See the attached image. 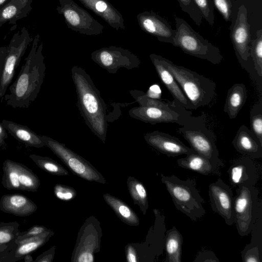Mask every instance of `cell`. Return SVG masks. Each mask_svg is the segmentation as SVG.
<instances>
[{"label": "cell", "mask_w": 262, "mask_h": 262, "mask_svg": "<svg viewBox=\"0 0 262 262\" xmlns=\"http://www.w3.org/2000/svg\"><path fill=\"white\" fill-rule=\"evenodd\" d=\"M40 35L33 38L31 48L15 81L9 88V93L4 100L14 108H28L40 92L46 74L42 42L39 45Z\"/></svg>", "instance_id": "cell-1"}, {"label": "cell", "mask_w": 262, "mask_h": 262, "mask_svg": "<svg viewBox=\"0 0 262 262\" xmlns=\"http://www.w3.org/2000/svg\"><path fill=\"white\" fill-rule=\"evenodd\" d=\"M71 75L80 114L91 132L104 143L108 126L107 105L84 69L74 66L72 68Z\"/></svg>", "instance_id": "cell-2"}, {"label": "cell", "mask_w": 262, "mask_h": 262, "mask_svg": "<svg viewBox=\"0 0 262 262\" xmlns=\"http://www.w3.org/2000/svg\"><path fill=\"white\" fill-rule=\"evenodd\" d=\"M162 64L171 73L190 101L192 110L210 104L216 95V84L212 80L158 55Z\"/></svg>", "instance_id": "cell-3"}, {"label": "cell", "mask_w": 262, "mask_h": 262, "mask_svg": "<svg viewBox=\"0 0 262 262\" xmlns=\"http://www.w3.org/2000/svg\"><path fill=\"white\" fill-rule=\"evenodd\" d=\"M161 182L170 194L175 208L192 221H197L206 214L205 203L196 187L194 179H180L175 175L161 174Z\"/></svg>", "instance_id": "cell-4"}, {"label": "cell", "mask_w": 262, "mask_h": 262, "mask_svg": "<svg viewBox=\"0 0 262 262\" xmlns=\"http://www.w3.org/2000/svg\"><path fill=\"white\" fill-rule=\"evenodd\" d=\"M177 132L188 142L196 153L220 167L224 166L219 158L216 137L207 126L205 114L191 116Z\"/></svg>", "instance_id": "cell-5"}, {"label": "cell", "mask_w": 262, "mask_h": 262, "mask_svg": "<svg viewBox=\"0 0 262 262\" xmlns=\"http://www.w3.org/2000/svg\"><path fill=\"white\" fill-rule=\"evenodd\" d=\"M176 33L173 46L180 48L188 55L206 60L214 64L223 60V55L218 47L195 31L185 20L174 16Z\"/></svg>", "instance_id": "cell-6"}, {"label": "cell", "mask_w": 262, "mask_h": 262, "mask_svg": "<svg viewBox=\"0 0 262 262\" xmlns=\"http://www.w3.org/2000/svg\"><path fill=\"white\" fill-rule=\"evenodd\" d=\"M258 189L255 186L236 188L233 201L234 224L241 236L249 235L262 212Z\"/></svg>", "instance_id": "cell-7"}, {"label": "cell", "mask_w": 262, "mask_h": 262, "mask_svg": "<svg viewBox=\"0 0 262 262\" xmlns=\"http://www.w3.org/2000/svg\"><path fill=\"white\" fill-rule=\"evenodd\" d=\"M33 40V38L25 27L22 28L12 36L7 47L4 64L0 74V98L5 95L12 81L15 69Z\"/></svg>", "instance_id": "cell-8"}, {"label": "cell", "mask_w": 262, "mask_h": 262, "mask_svg": "<svg viewBox=\"0 0 262 262\" xmlns=\"http://www.w3.org/2000/svg\"><path fill=\"white\" fill-rule=\"evenodd\" d=\"M58 1L56 10L63 16L69 29L89 36L103 33L104 26L73 0Z\"/></svg>", "instance_id": "cell-9"}, {"label": "cell", "mask_w": 262, "mask_h": 262, "mask_svg": "<svg viewBox=\"0 0 262 262\" xmlns=\"http://www.w3.org/2000/svg\"><path fill=\"white\" fill-rule=\"evenodd\" d=\"M45 144L74 173L90 181L104 184L105 180L92 164L66 145L50 137L41 136Z\"/></svg>", "instance_id": "cell-10"}, {"label": "cell", "mask_w": 262, "mask_h": 262, "mask_svg": "<svg viewBox=\"0 0 262 262\" xmlns=\"http://www.w3.org/2000/svg\"><path fill=\"white\" fill-rule=\"evenodd\" d=\"M92 59L108 73L115 74L120 68L132 70L138 68L139 58L127 49L111 46L93 51Z\"/></svg>", "instance_id": "cell-11"}, {"label": "cell", "mask_w": 262, "mask_h": 262, "mask_svg": "<svg viewBox=\"0 0 262 262\" xmlns=\"http://www.w3.org/2000/svg\"><path fill=\"white\" fill-rule=\"evenodd\" d=\"M3 171L2 184L7 189L37 191L40 185L38 177L23 164L7 159L3 162Z\"/></svg>", "instance_id": "cell-12"}, {"label": "cell", "mask_w": 262, "mask_h": 262, "mask_svg": "<svg viewBox=\"0 0 262 262\" xmlns=\"http://www.w3.org/2000/svg\"><path fill=\"white\" fill-rule=\"evenodd\" d=\"M230 37L238 61L243 68H245L250 57L251 39L247 10L244 5L238 8L235 21L230 29Z\"/></svg>", "instance_id": "cell-13"}, {"label": "cell", "mask_w": 262, "mask_h": 262, "mask_svg": "<svg viewBox=\"0 0 262 262\" xmlns=\"http://www.w3.org/2000/svg\"><path fill=\"white\" fill-rule=\"evenodd\" d=\"M129 116L136 119L152 124L174 123L182 125L192 116L188 110L177 111L155 107H134L129 111Z\"/></svg>", "instance_id": "cell-14"}, {"label": "cell", "mask_w": 262, "mask_h": 262, "mask_svg": "<svg viewBox=\"0 0 262 262\" xmlns=\"http://www.w3.org/2000/svg\"><path fill=\"white\" fill-rule=\"evenodd\" d=\"M208 194L212 210L222 217L229 226L234 224L233 191L219 178L209 185Z\"/></svg>", "instance_id": "cell-15"}, {"label": "cell", "mask_w": 262, "mask_h": 262, "mask_svg": "<svg viewBox=\"0 0 262 262\" xmlns=\"http://www.w3.org/2000/svg\"><path fill=\"white\" fill-rule=\"evenodd\" d=\"M136 17L142 30L161 42L173 45L176 30L164 18L152 11L141 12Z\"/></svg>", "instance_id": "cell-16"}, {"label": "cell", "mask_w": 262, "mask_h": 262, "mask_svg": "<svg viewBox=\"0 0 262 262\" xmlns=\"http://www.w3.org/2000/svg\"><path fill=\"white\" fill-rule=\"evenodd\" d=\"M144 138L148 145L168 157L196 153L177 137L159 130L145 134Z\"/></svg>", "instance_id": "cell-17"}, {"label": "cell", "mask_w": 262, "mask_h": 262, "mask_svg": "<svg viewBox=\"0 0 262 262\" xmlns=\"http://www.w3.org/2000/svg\"><path fill=\"white\" fill-rule=\"evenodd\" d=\"M229 182L234 187L255 186L258 180L257 168L252 159L244 156L235 160L228 170Z\"/></svg>", "instance_id": "cell-18"}, {"label": "cell", "mask_w": 262, "mask_h": 262, "mask_svg": "<svg viewBox=\"0 0 262 262\" xmlns=\"http://www.w3.org/2000/svg\"><path fill=\"white\" fill-rule=\"evenodd\" d=\"M53 234V231L48 229L38 235L18 242L14 248L0 257V262H16L24 259L26 255L45 244Z\"/></svg>", "instance_id": "cell-19"}, {"label": "cell", "mask_w": 262, "mask_h": 262, "mask_svg": "<svg viewBox=\"0 0 262 262\" xmlns=\"http://www.w3.org/2000/svg\"><path fill=\"white\" fill-rule=\"evenodd\" d=\"M149 58L162 83L173 97V101L186 110H192V105L171 73L162 64L158 55L152 53Z\"/></svg>", "instance_id": "cell-20"}, {"label": "cell", "mask_w": 262, "mask_h": 262, "mask_svg": "<svg viewBox=\"0 0 262 262\" xmlns=\"http://www.w3.org/2000/svg\"><path fill=\"white\" fill-rule=\"evenodd\" d=\"M87 9L116 29L124 30V20L121 13L107 0H78Z\"/></svg>", "instance_id": "cell-21"}, {"label": "cell", "mask_w": 262, "mask_h": 262, "mask_svg": "<svg viewBox=\"0 0 262 262\" xmlns=\"http://www.w3.org/2000/svg\"><path fill=\"white\" fill-rule=\"evenodd\" d=\"M232 143L235 150L244 156L252 159L262 158V144L245 125L239 127Z\"/></svg>", "instance_id": "cell-22"}, {"label": "cell", "mask_w": 262, "mask_h": 262, "mask_svg": "<svg viewBox=\"0 0 262 262\" xmlns=\"http://www.w3.org/2000/svg\"><path fill=\"white\" fill-rule=\"evenodd\" d=\"M2 211L24 217L33 214L37 209L36 204L27 196L19 194H7L0 199Z\"/></svg>", "instance_id": "cell-23"}, {"label": "cell", "mask_w": 262, "mask_h": 262, "mask_svg": "<svg viewBox=\"0 0 262 262\" xmlns=\"http://www.w3.org/2000/svg\"><path fill=\"white\" fill-rule=\"evenodd\" d=\"M34 0H10L0 8V27L6 23L15 25L16 22L26 17L31 11Z\"/></svg>", "instance_id": "cell-24"}, {"label": "cell", "mask_w": 262, "mask_h": 262, "mask_svg": "<svg viewBox=\"0 0 262 262\" xmlns=\"http://www.w3.org/2000/svg\"><path fill=\"white\" fill-rule=\"evenodd\" d=\"M2 123L8 133L26 146L40 148L46 146L41 136L28 126L6 119Z\"/></svg>", "instance_id": "cell-25"}, {"label": "cell", "mask_w": 262, "mask_h": 262, "mask_svg": "<svg viewBox=\"0 0 262 262\" xmlns=\"http://www.w3.org/2000/svg\"><path fill=\"white\" fill-rule=\"evenodd\" d=\"M247 98V90L242 83L233 84L228 91L224 111L230 119L235 118Z\"/></svg>", "instance_id": "cell-26"}, {"label": "cell", "mask_w": 262, "mask_h": 262, "mask_svg": "<svg viewBox=\"0 0 262 262\" xmlns=\"http://www.w3.org/2000/svg\"><path fill=\"white\" fill-rule=\"evenodd\" d=\"M177 163L182 168L205 176L217 173L220 168L196 153L187 155L185 157L178 159Z\"/></svg>", "instance_id": "cell-27"}, {"label": "cell", "mask_w": 262, "mask_h": 262, "mask_svg": "<svg viewBox=\"0 0 262 262\" xmlns=\"http://www.w3.org/2000/svg\"><path fill=\"white\" fill-rule=\"evenodd\" d=\"M183 236L175 226L166 231L164 248L165 262H181Z\"/></svg>", "instance_id": "cell-28"}, {"label": "cell", "mask_w": 262, "mask_h": 262, "mask_svg": "<svg viewBox=\"0 0 262 262\" xmlns=\"http://www.w3.org/2000/svg\"><path fill=\"white\" fill-rule=\"evenodd\" d=\"M17 222L0 223V257L10 251L16 245L19 233Z\"/></svg>", "instance_id": "cell-29"}, {"label": "cell", "mask_w": 262, "mask_h": 262, "mask_svg": "<svg viewBox=\"0 0 262 262\" xmlns=\"http://www.w3.org/2000/svg\"><path fill=\"white\" fill-rule=\"evenodd\" d=\"M103 197L106 202L123 222L132 226L139 224V220L137 214L124 202L108 193L104 194Z\"/></svg>", "instance_id": "cell-30"}, {"label": "cell", "mask_w": 262, "mask_h": 262, "mask_svg": "<svg viewBox=\"0 0 262 262\" xmlns=\"http://www.w3.org/2000/svg\"><path fill=\"white\" fill-rule=\"evenodd\" d=\"M129 92L140 106L155 107L177 111L186 110L182 106L177 104L174 101H164L158 99L152 98L148 96L146 93L141 91L134 90H130Z\"/></svg>", "instance_id": "cell-31"}, {"label": "cell", "mask_w": 262, "mask_h": 262, "mask_svg": "<svg viewBox=\"0 0 262 262\" xmlns=\"http://www.w3.org/2000/svg\"><path fill=\"white\" fill-rule=\"evenodd\" d=\"M127 183L129 193L135 203L140 207L143 214H145L148 208V203L147 192L144 186L140 181L132 177L128 178Z\"/></svg>", "instance_id": "cell-32"}, {"label": "cell", "mask_w": 262, "mask_h": 262, "mask_svg": "<svg viewBox=\"0 0 262 262\" xmlns=\"http://www.w3.org/2000/svg\"><path fill=\"white\" fill-rule=\"evenodd\" d=\"M29 158L40 168L51 174L56 176H66L68 171L61 165L53 159L35 154H31Z\"/></svg>", "instance_id": "cell-33"}, {"label": "cell", "mask_w": 262, "mask_h": 262, "mask_svg": "<svg viewBox=\"0 0 262 262\" xmlns=\"http://www.w3.org/2000/svg\"><path fill=\"white\" fill-rule=\"evenodd\" d=\"M250 56L252 58L254 70L261 78L262 77V29L257 30L256 38L251 40Z\"/></svg>", "instance_id": "cell-34"}, {"label": "cell", "mask_w": 262, "mask_h": 262, "mask_svg": "<svg viewBox=\"0 0 262 262\" xmlns=\"http://www.w3.org/2000/svg\"><path fill=\"white\" fill-rule=\"evenodd\" d=\"M251 131L262 144V101L260 99L251 107L250 113Z\"/></svg>", "instance_id": "cell-35"}, {"label": "cell", "mask_w": 262, "mask_h": 262, "mask_svg": "<svg viewBox=\"0 0 262 262\" xmlns=\"http://www.w3.org/2000/svg\"><path fill=\"white\" fill-rule=\"evenodd\" d=\"M182 10L188 14L194 23L200 26L202 21L201 11L196 5L194 0H177Z\"/></svg>", "instance_id": "cell-36"}, {"label": "cell", "mask_w": 262, "mask_h": 262, "mask_svg": "<svg viewBox=\"0 0 262 262\" xmlns=\"http://www.w3.org/2000/svg\"><path fill=\"white\" fill-rule=\"evenodd\" d=\"M204 18L212 27L214 24V7L212 0H194Z\"/></svg>", "instance_id": "cell-37"}, {"label": "cell", "mask_w": 262, "mask_h": 262, "mask_svg": "<svg viewBox=\"0 0 262 262\" xmlns=\"http://www.w3.org/2000/svg\"><path fill=\"white\" fill-rule=\"evenodd\" d=\"M214 8L226 21H231L232 16L233 0H212Z\"/></svg>", "instance_id": "cell-38"}, {"label": "cell", "mask_w": 262, "mask_h": 262, "mask_svg": "<svg viewBox=\"0 0 262 262\" xmlns=\"http://www.w3.org/2000/svg\"><path fill=\"white\" fill-rule=\"evenodd\" d=\"M241 255L243 262H261L262 260V251L248 245L242 251Z\"/></svg>", "instance_id": "cell-39"}, {"label": "cell", "mask_w": 262, "mask_h": 262, "mask_svg": "<svg viewBox=\"0 0 262 262\" xmlns=\"http://www.w3.org/2000/svg\"><path fill=\"white\" fill-rule=\"evenodd\" d=\"M55 196L63 201H69L73 199L76 195V191L71 187L61 184H56L54 188Z\"/></svg>", "instance_id": "cell-40"}, {"label": "cell", "mask_w": 262, "mask_h": 262, "mask_svg": "<svg viewBox=\"0 0 262 262\" xmlns=\"http://www.w3.org/2000/svg\"><path fill=\"white\" fill-rule=\"evenodd\" d=\"M48 229L42 225H34L30 228L27 231L19 232L16 239V243L24 239L38 235Z\"/></svg>", "instance_id": "cell-41"}, {"label": "cell", "mask_w": 262, "mask_h": 262, "mask_svg": "<svg viewBox=\"0 0 262 262\" xmlns=\"http://www.w3.org/2000/svg\"><path fill=\"white\" fill-rule=\"evenodd\" d=\"M193 261H219L214 253L211 251H204L198 253Z\"/></svg>", "instance_id": "cell-42"}, {"label": "cell", "mask_w": 262, "mask_h": 262, "mask_svg": "<svg viewBox=\"0 0 262 262\" xmlns=\"http://www.w3.org/2000/svg\"><path fill=\"white\" fill-rule=\"evenodd\" d=\"M54 248L53 247L48 251L39 255L34 261L38 262L52 261L54 256Z\"/></svg>", "instance_id": "cell-43"}, {"label": "cell", "mask_w": 262, "mask_h": 262, "mask_svg": "<svg viewBox=\"0 0 262 262\" xmlns=\"http://www.w3.org/2000/svg\"><path fill=\"white\" fill-rule=\"evenodd\" d=\"M7 130L0 122V147L5 148L7 145L5 140L8 138Z\"/></svg>", "instance_id": "cell-44"}, {"label": "cell", "mask_w": 262, "mask_h": 262, "mask_svg": "<svg viewBox=\"0 0 262 262\" xmlns=\"http://www.w3.org/2000/svg\"><path fill=\"white\" fill-rule=\"evenodd\" d=\"M126 256L127 261L129 262H136L137 255L135 249L130 246H128L126 249Z\"/></svg>", "instance_id": "cell-45"}, {"label": "cell", "mask_w": 262, "mask_h": 262, "mask_svg": "<svg viewBox=\"0 0 262 262\" xmlns=\"http://www.w3.org/2000/svg\"><path fill=\"white\" fill-rule=\"evenodd\" d=\"M78 261L81 262H91L93 261V256L91 253L88 251L83 252L79 255Z\"/></svg>", "instance_id": "cell-46"}, {"label": "cell", "mask_w": 262, "mask_h": 262, "mask_svg": "<svg viewBox=\"0 0 262 262\" xmlns=\"http://www.w3.org/2000/svg\"><path fill=\"white\" fill-rule=\"evenodd\" d=\"M7 47H0V74L4 67L5 59L7 54Z\"/></svg>", "instance_id": "cell-47"}, {"label": "cell", "mask_w": 262, "mask_h": 262, "mask_svg": "<svg viewBox=\"0 0 262 262\" xmlns=\"http://www.w3.org/2000/svg\"><path fill=\"white\" fill-rule=\"evenodd\" d=\"M10 0H0V8L7 3Z\"/></svg>", "instance_id": "cell-48"}]
</instances>
